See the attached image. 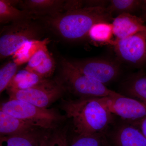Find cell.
<instances>
[{
	"instance_id": "28",
	"label": "cell",
	"mask_w": 146,
	"mask_h": 146,
	"mask_svg": "<svg viewBox=\"0 0 146 146\" xmlns=\"http://www.w3.org/2000/svg\"><path fill=\"white\" fill-rule=\"evenodd\" d=\"M131 123L141 130L146 138V117L140 121Z\"/></svg>"
},
{
	"instance_id": "13",
	"label": "cell",
	"mask_w": 146,
	"mask_h": 146,
	"mask_svg": "<svg viewBox=\"0 0 146 146\" xmlns=\"http://www.w3.org/2000/svg\"><path fill=\"white\" fill-rule=\"evenodd\" d=\"M117 93L146 104V75L138 72L128 76L120 84Z\"/></svg>"
},
{
	"instance_id": "27",
	"label": "cell",
	"mask_w": 146,
	"mask_h": 146,
	"mask_svg": "<svg viewBox=\"0 0 146 146\" xmlns=\"http://www.w3.org/2000/svg\"><path fill=\"white\" fill-rule=\"evenodd\" d=\"M109 1H84V7H107Z\"/></svg>"
},
{
	"instance_id": "19",
	"label": "cell",
	"mask_w": 146,
	"mask_h": 146,
	"mask_svg": "<svg viewBox=\"0 0 146 146\" xmlns=\"http://www.w3.org/2000/svg\"><path fill=\"white\" fill-rule=\"evenodd\" d=\"M45 80L34 73L25 70L16 74L8 88L27 89L41 83Z\"/></svg>"
},
{
	"instance_id": "24",
	"label": "cell",
	"mask_w": 146,
	"mask_h": 146,
	"mask_svg": "<svg viewBox=\"0 0 146 146\" xmlns=\"http://www.w3.org/2000/svg\"><path fill=\"white\" fill-rule=\"evenodd\" d=\"M56 63L52 56L50 54L40 65L32 70L30 72L44 79H48L54 72Z\"/></svg>"
},
{
	"instance_id": "18",
	"label": "cell",
	"mask_w": 146,
	"mask_h": 146,
	"mask_svg": "<svg viewBox=\"0 0 146 146\" xmlns=\"http://www.w3.org/2000/svg\"><path fill=\"white\" fill-rule=\"evenodd\" d=\"M48 41V39H46L43 41L36 40L27 42L13 54V61L19 65L28 63L35 54Z\"/></svg>"
},
{
	"instance_id": "29",
	"label": "cell",
	"mask_w": 146,
	"mask_h": 146,
	"mask_svg": "<svg viewBox=\"0 0 146 146\" xmlns=\"http://www.w3.org/2000/svg\"><path fill=\"white\" fill-rule=\"evenodd\" d=\"M142 8L144 11V16L146 19V1H143V5Z\"/></svg>"
},
{
	"instance_id": "12",
	"label": "cell",
	"mask_w": 146,
	"mask_h": 146,
	"mask_svg": "<svg viewBox=\"0 0 146 146\" xmlns=\"http://www.w3.org/2000/svg\"><path fill=\"white\" fill-rule=\"evenodd\" d=\"M144 20L130 13H123L113 18L112 24L116 39L126 38L146 29Z\"/></svg>"
},
{
	"instance_id": "22",
	"label": "cell",
	"mask_w": 146,
	"mask_h": 146,
	"mask_svg": "<svg viewBox=\"0 0 146 146\" xmlns=\"http://www.w3.org/2000/svg\"><path fill=\"white\" fill-rule=\"evenodd\" d=\"M68 127L57 128L47 132L40 146H68Z\"/></svg>"
},
{
	"instance_id": "11",
	"label": "cell",
	"mask_w": 146,
	"mask_h": 146,
	"mask_svg": "<svg viewBox=\"0 0 146 146\" xmlns=\"http://www.w3.org/2000/svg\"><path fill=\"white\" fill-rule=\"evenodd\" d=\"M65 1L25 0L19 1L18 5L35 19L44 18L63 13Z\"/></svg>"
},
{
	"instance_id": "20",
	"label": "cell",
	"mask_w": 146,
	"mask_h": 146,
	"mask_svg": "<svg viewBox=\"0 0 146 146\" xmlns=\"http://www.w3.org/2000/svg\"><path fill=\"white\" fill-rule=\"evenodd\" d=\"M68 146H111L104 133L86 136H74Z\"/></svg>"
},
{
	"instance_id": "2",
	"label": "cell",
	"mask_w": 146,
	"mask_h": 146,
	"mask_svg": "<svg viewBox=\"0 0 146 146\" xmlns=\"http://www.w3.org/2000/svg\"><path fill=\"white\" fill-rule=\"evenodd\" d=\"M113 15L107 7H83L44 18L47 27L70 42L88 36L92 27L100 22L112 21Z\"/></svg>"
},
{
	"instance_id": "17",
	"label": "cell",
	"mask_w": 146,
	"mask_h": 146,
	"mask_svg": "<svg viewBox=\"0 0 146 146\" xmlns=\"http://www.w3.org/2000/svg\"><path fill=\"white\" fill-rule=\"evenodd\" d=\"M90 39L96 44L112 45L114 40L113 27L108 22H100L94 25L88 34Z\"/></svg>"
},
{
	"instance_id": "25",
	"label": "cell",
	"mask_w": 146,
	"mask_h": 146,
	"mask_svg": "<svg viewBox=\"0 0 146 146\" xmlns=\"http://www.w3.org/2000/svg\"><path fill=\"white\" fill-rule=\"evenodd\" d=\"M45 44L31 58L27 63L25 70L31 72L34 68L40 65L50 55V53L47 48V44Z\"/></svg>"
},
{
	"instance_id": "7",
	"label": "cell",
	"mask_w": 146,
	"mask_h": 146,
	"mask_svg": "<svg viewBox=\"0 0 146 146\" xmlns=\"http://www.w3.org/2000/svg\"><path fill=\"white\" fill-rule=\"evenodd\" d=\"M70 61L81 72L106 86L116 81L121 75L119 60L96 58Z\"/></svg>"
},
{
	"instance_id": "4",
	"label": "cell",
	"mask_w": 146,
	"mask_h": 146,
	"mask_svg": "<svg viewBox=\"0 0 146 146\" xmlns=\"http://www.w3.org/2000/svg\"><path fill=\"white\" fill-rule=\"evenodd\" d=\"M0 110L47 130L58 128L66 119L64 115L56 110L38 107L18 100L9 99L3 103L1 104Z\"/></svg>"
},
{
	"instance_id": "14",
	"label": "cell",
	"mask_w": 146,
	"mask_h": 146,
	"mask_svg": "<svg viewBox=\"0 0 146 146\" xmlns=\"http://www.w3.org/2000/svg\"><path fill=\"white\" fill-rule=\"evenodd\" d=\"M42 129L0 110L1 136L23 134Z\"/></svg>"
},
{
	"instance_id": "23",
	"label": "cell",
	"mask_w": 146,
	"mask_h": 146,
	"mask_svg": "<svg viewBox=\"0 0 146 146\" xmlns=\"http://www.w3.org/2000/svg\"><path fill=\"white\" fill-rule=\"evenodd\" d=\"M19 66L13 60L5 63L0 69V93L7 89L18 72Z\"/></svg>"
},
{
	"instance_id": "10",
	"label": "cell",
	"mask_w": 146,
	"mask_h": 146,
	"mask_svg": "<svg viewBox=\"0 0 146 146\" xmlns=\"http://www.w3.org/2000/svg\"><path fill=\"white\" fill-rule=\"evenodd\" d=\"M111 146H146V138L130 122L117 117L105 132Z\"/></svg>"
},
{
	"instance_id": "9",
	"label": "cell",
	"mask_w": 146,
	"mask_h": 146,
	"mask_svg": "<svg viewBox=\"0 0 146 146\" xmlns=\"http://www.w3.org/2000/svg\"><path fill=\"white\" fill-rule=\"evenodd\" d=\"M98 99L109 112L121 119L134 122L146 117V104L119 93Z\"/></svg>"
},
{
	"instance_id": "16",
	"label": "cell",
	"mask_w": 146,
	"mask_h": 146,
	"mask_svg": "<svg viewBox=\"0 0 146 146\" xmlns=\"http://www.w3.org/2000/svg\"><path fill=\"white\" fill-rule=\"evenodd\" d=\"M35 18L25 11L16 8L10 1L0 0V23L5 24Z\"/></svg>"
},
{
	"instance_id": "6",
	"label": "cell",
	"mask_w": 146,
	"mask_h": 146,
	"mask_svg": "<svg viewBox=\"0 0 146 146\" xmlns=\"http://www.w3.org/2000/svg\"><path fill=\"white\" fill-rule=\"evenodd\" d=\"M9 99L20 100L38 107L48 108L66 93L57 79L45 80L41 83L25 89L8 88Z\"/></svg>"
},
{
	"instance_id": "5",
	"label": "cell",
	"mask_w": 146,
	"mask_h": 146,
	"mask_svg": "<svg viewBox=\"0 0 146 146\" xmlns=\"http://www.w3.org/2000/svg\"><path fill=\"white\" fill-rule=\"evenodd\" d=\"M33 20L14 22L3 28L0 35L1 60L13 56L27 42L39 40L44 28Z\"/></svg>"
},
{
	"instance_id": "26",
	"label": "cell",
	"mask_w": 146,
	"mask_h": 146,
	"mask_svg": "<svg viewBox=\"0 0 146 146\" xmlns=\"http://www.w3.org/2000/svg\"><path fill=\"white\" fill-rule=\"evenodd\" d=\"M84 7V1H65L64 11H70Z\"/></svg>"
},
{
	"instance_id": "21",
	"label": "cell",
	"mask_w": 146,
	"mask_h": 146,
	"mask_svg": "<svg viewBox=\"0 0 146 146\" xmlns=\"http://www.w3.org/2000/svg\"><path fill=\"white\" fill-rule=\"evenodd\" d=\"M143 1L138 0H112L110 1L107 8L112 15L123 13L132 14L142 8ZM117 15V16H118Z\"/></svg>"
},
{
	"instance_id": "15",
	"label": "cell",
	"mask_w": 146,
	"mask_h": 146,
	"mask_svg": "<svg viewBox=\"0 0 146 146\" xmlns=\"http://www.w3.org/2000/svg\"><path fill=\"white\" fill-rule=\"evenodd\" d=\"M48 131L40 129L23 134L1 136L0 146H40Z\"/></svg>"
},
{
	"instance_id": "8",
	"label": "cell",
	"mask_w": 146,
	"mask_h": 146,
	"mask_svg": "<svg viewBox=\"0 0 146 146\" xmlns=\"http://www.w3.org/2000/svg\"><path fill=\"white\" fill-rule=\"evenodd\" d=\"M112 46L120 62L135 67L146 62V29L124 39H115Z\"/></svg>"
},
{
	"instance_id": "1",
	"label": "cell",
	"mask_w": 146,
	"mask_h": 146,
	"mask_svg": "<svg viewBox=\"0 0 146 146\" xmlns=\"http://www.w3.org/2000/svg\"><path fill=\"white\" fill-rule=\"evenodd\" d=\"M62 100L60 109L69 121L74 136L105 133L117 117L100 102L98 98Z\"/></svg>"
},
{
	"instance_id": "3",
	"label": "cell",
	"mask_w": 146,
	"mask_h": 146,
	"mask_svg": "<svg viewBox=\"0 0 146 146\" xmlns=\"http://www.w3.org/2000/svg\"><path fill=\"white\" fill-rule=\"evenodd\" d=\"M57 79L66 92H69L76 98H104L117 94L81 72L70 60L65 58L61 60L60 75Z\"/></svg>"
}]
</instances>
